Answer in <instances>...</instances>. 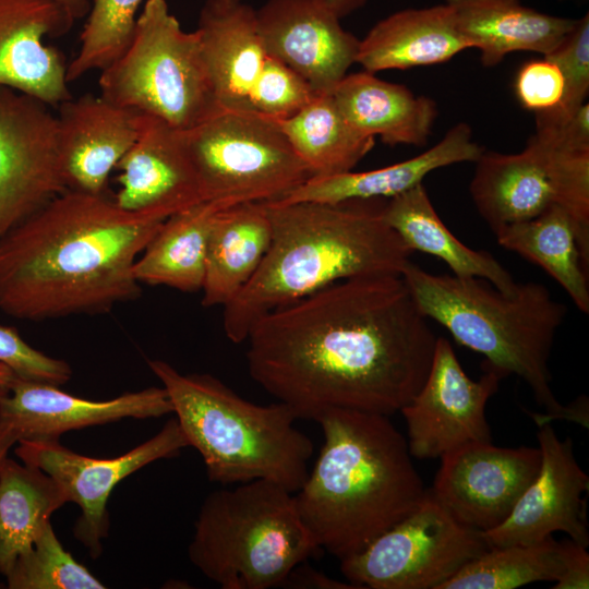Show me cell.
Here are the masks:
<instances>
[{
	"mask_svg": "<svg viewBox=\"0 0 589 589\" xmlns=\"http://www.w3.org/2000/svg\"><path fill=\"white\" fill-rule=\"evenodd\" d=\"M316 422L324 444L294 500L316 546L341 561L413 512L428 490L388 416L332 409Z\"/></svg>",
	"mask_w": 589,
	"mask_h": 589,
	"instance_id": "277c9868",
	"label": "cell"
},
{
	"mask_svg": "<svg viewBox=\"0 0 589 589\" xmlns=\"http://www.w3.org/2000/svg\"><path fill=\"white\" fill-rule=\"evenodd\" d=\"M100 96L179 131L200 124L220 108L197 34L185 32L166 0H147L131 40L100 71Z\"/></svg>",
	"mask_w": 589,
	"mask_h": 589,
	"instance_id": "ba28073f",
	"label": "cell"
},
{
	"mask_svg": "<svg viewBox=\"0 0 589 589\" xmlns=\"http://www.w3.org/2000/svg\"><path fill=\"white\" fill-rule=\"evenodd\" d=\"M271 239V220L263 202L219 209L208 239L202 304H228L256 273Z\"/></svg>",
	"mask_w": 589,
	"mask_h": 589,
	"instance_id": "4316f807",
	"label": "cell"
},
{
	"mask_svg": "<svg viewBox=\"0 0 589 589\" xmlns=\"http://www.w3.org/2000/svg\"><path fill=\"white\" fill-rule=\"evenodd\" d=\"M484 148L473 140L471 128L464 122L453 125L425 152L369 171L311 177L279 202L338 204L354 200L392 199L416 185L432 171L460 163H474Z\"/></svg>",
	"mask_w": 589,
	"mask_h": 589,
	"instance_id": "7402d4cb",
	"label": "cell"
},
{
	"mask_svg": "<svg viewBox=\"0 0 589 589\" xmlns=\"http://www.w3.org/2000/svg\"><path fill=\"white\" fill-rule=\"evenodd\" d=\"M14 449L19 459L50 476L75 503L81 514L73 534L93 558L100 556L109 532L107 503L116 485L141 468L170 458L189 446L177 421L168 420L161 430L129 452L112 458H95L64 447L59 440L20 441Z\"/></svg>",
	"mask_w": 589,
	"mask_h": 589,
	"instance_id": "8fae6325",
	"label": "cell"
},
{
	"mask_svg": "<svg viewBox=\"0 0 589 589\" xmlns=\"http://www.w3.org/2000/svg\"><path fill=\"white\" fill-rule=\"evenodd\" d=\"M206 201L223 207L279 200L312 177L276 120L219 109L182 131Z\"/></svg>",
	"mask_w": 589,
	"mask_h": 589,
	"instance_id": "9c48e42d",
	"label": "cell"
},
{
	"mask_svg": "<svg viewBox=\"0 0 589 589\" xmlns=\"http://www.w3.org/2000/svg\"><path fill=\"white\" fill-rule=\"evenodd\" d=\"M541 453L538 474L509 516L497 527L480 531L489 548L531 544L563 531L585 548L589 544L587 500L589 477L578 465L570 437L560 440L551 422L539 423Z\"/></svg>",
	"mask_w": 589,
	"mask_h": 589,
	"instance_id": "9a60e30c",
	"label": "cell"
},
{
	"mask_svg": "<svg viewBox=\"0 0 589 589\" xmlns=\"http://www.w3.org/2000/svg\"><path fill=\"white\" fill-rule=\"evenodd\" d=\"M0 362L24 380L60 386L72 376V369L68 362L32 347L11 326L0 325Z\"/></svg>",
	"mask_w": 589,
	"mask_h": 589,
	"instance_id": "f35d334b",
	"label": "cell"
},
{
	"mask_svg": "<svg viewBox=\"0 0 589 589\" xmlns=\"http://www.w3.org/2000/svg\"><path fill=\"white\" fill-rule=\"evenodd\" d=\"M58 109L67 188L104 194L110 172L137 136L140 113L92 94L71 97Z\"/></svg>",
	"mask_w": 589,
	"mask_h": 589,
	"instance_id": "ffe728a7",
	"label": "cell"
},
{
	"mask_svg": "<svg viewBox=\"0 0 589 589\" xmlns=\"http://www.w3.org/2000/svg\"><path fill=\"white\" fill-rule=\"evenodd\" d=\"M383 217L412 253L436 256L457 277L483 278L504 292L515 289L512 274L490 252L469 248L447 228L423 183L385 201Z\"/></svg>",
	"mask_w": 589,
	"mask_h": 589,
	"instance_id": "83f0119b",
	"label": "cell"
},
{
	"mask_svg": "<svg viewBox=\"0 0 589 589\" xmlns=\"http://www.w3.org/2000/svg\"><path fill=\"white\" fill-rule=\"evenodd\" d=\"M220 109L251 110V89L267 58L256 10L244 0H206L195 29Z\"/></svg>",
	"mask_w": 589,
	"mask_h": 589,
	"instance_id": "44dd1931",
	"label": "cell"
},
{
	"mask_svg": "<svg viewBox=\"0 0 589 589\" xmlns=\"http://www.w3.org/2000/svg\"><path fill=\"white\" fill-rule=\"evenodd\" d=\"M534 135L552 146L589 151V104L586 101L568 120L556 127L537 129Z\"/></svg>",
	"mask_w": 589,
	"mask_h": 589,
	"instance_id": "60d3db41",
	"label": "cell"
},
{
	"mask_svg": "<svg viewBox=\"0 0 589 589\" xmlns=\"http://www.w3.org/2000/svg\"><path fill=\"white\" fill-rule=\"evenodd\" d=\"M161 382L172 412L205 465L223 485L266 480L296 493L309 474L312 441L284 402L257 405L208 373H181L159 359L147 361Z\"/></svg>",
	"mask_w": 589,
	"mask_h": 589,
	"instance_id": "8992f818",
	"label": "cell"
},
{
	"mask_svg": "<svg viewBox=\"0 0 589 589\" xmlns=\"http://www.w3.org/2000/svg\"><path fill=\"white\" fill-rule=\"evenodd\" d=\"M540 465L539 447L472 443L441 457L430 491L459 524L486 531L509 516Z\"/></svg>",
	"mask_w": 589,
	"mask_h": 589,
	"instance_id": "5bb4252c",
	"label": "cell"
},
{
	"mask_svg": "<svg viewBox=\"0 0 589 589\" xmlns=\"http://www.w3.org/2000/svg\"><path fill=\"white\" fill-rule=\"evenodd\" d=\"M287 588L313 589H359L351 582H342L326 576L306 564V561L296 566L284 584Z\"/></svg>",
	"mask_w": 589,
	"mask_h": 589,
	"instance_id": "7bdbcfd3",
	"label": "cell"
},
{
	"mask_svg": "<svg viewBox=\"0 0 589 589\" xmlns=\"http://www.w3.org/2000/svg\"><path fill=\"white\" fill-rule=\"evenodd\" d=\"M164 220L65 190L0 239V310L39 322L135 299V262Z\"/></svg>",
	"mask_w": 589,
	"mask_h": 589,
	"instance_id": "7a4b0ae2",
	"label": "cell"
},
{
	"mask_svg": "<svg viewBox=\"0 0 589 589\" xmlns=\"http://www.w3.org/2000/svg\"><path fill=\"white\" fill-rule=\"evenodd\" d=\"M267 56L329 94L356 63L359 41L321 0H268L256 10Z\"/></svg>",
	"mask_w": 589,
	"mask_h": 589,
	"instance_id": "2e32d148",
	"label": "cell"
},
{
	"mask_svg": "<svg viewBox=\"0 0 589 589\" xmlns=\"http://www.w3.org/2000/svg\"><path fill=\"white\" fill-rule=\"evenodd\" d=\"M561 542L563 569L554 589L589 588V554L587 548L577 544L570 538Z\"/></svg>",
	"mask_w": 589,
	"mask_h": 589,
	"instance_id": "b9f144b4",
	"label": "cell"
},
{
	"mask_svg": "<svg viewBox=\"0 0 589 589\" xmlns=\"http://www.w3.org/2000/svg\"><path fill=\"white\" fill-rule=\"evenodd\" d=\"M474 163L470 196L493 232L533 218L554 204L540 151L531 137L518 153L483 151Z\"/></svg>",
	"mask_w": 589,
	"mask_h": 589,
	"instance_id": "484cf974",
	"label": "cell"
},
{
	"mask_svg": "<svg viewBox=\"0 0 589 589\" xmlns=\"http://www.w3.org/2000/svg\"><path fill=\"white\" fill-rule=\"evenodd\" d=\"M515 94L521 106L536 115L556 108L564 96L565 79L551 58L530 60L515 79Z\"/></svg>",
	"mask_w": 589,
	"mask_h": 589,
	"instance_id": "ab89813d",
	"label": "cell"
},
{
	"mask_svg": "<svg viewBox=\"0 0 589 589\" xmlns=\"http://www.w3.org/2000/svg\"><path fill=\"white\" fill-rule=\"evenodd\" d=\"M269 248L254 276L224 308L227 338L240 344L273 310L334 283L368 275H401L412 252L383 217L385 202L338 204L263 202Z\"/></svg>",
	"mask_w": 589,
	"mask_h": 589,
	"instance_id": "3957f363",
	"label": "cell"
},
{
	"mask_svg": "<svg viewBox=\"0 0 589 589\" xmlns=\"http://www.w3.org/2000/svg\"><path fill=\"white\" fill-rule=\"evenodd\" d=\"M544 171L557 204L569 215L582 264L589 272V151L552 146L536 135Z\"/></svg>",
	"mask_w": 589,
	"mask_h": 589,
	"instance_id": "d590c367",
	"label": "cell"
},
{
	"mask_svg": "<svg viewBox=\"0 0 589 589\" xmlns=\"http://www.w3.org/2000/svg\"><path fill=\"white\" fill-rule=\"evenodd\" d=\"M546 57L560 67L565 79L564 96L553 110L536 115L537 129L556 127L568 120L589 93V14L575 21L562 43Z\"/></svg>",
	"mask_w": 589,
	"mask_h": 589,
	"instance_id": "8d00e7d4",
	"label": "cell"
},
{
	"mask_svg": "<svg viewBox=\"0 0 589 589\" xmlns=\"http://www.w3.org/2000/svg\"><path fill=\"white\" fill-rule=\"evenodd\" d=\"M488 549L480 531L459 524L429 489L413 512L339 562L359 589H440Z\"/></svg>",
	"mask_w": 589,
	"mask_h": 589,
	"instance_id": "30bf717a",
	"label": "cell"
},
{
	"mask_svg": "<svg viewBox=\"0 0 589 589\" xmlns=\"http://www.w3.org/2000/svg\"><path fill=\"white\" fill-rule=\"evenodd\" d=\"M469 45L446 4L406 9L377 22L360 39L356 63L364 71L406 70L443 63Z\"/></svg>",
	"mask_w": 589,
	"mask_h": 589,
	"instance_id": "d4e9b609",
	"label": "cell"
},
{
	"mask_svg": "<svg viewBox=\"0 0 589 589\" xmlns=\"http://www.w3.org/2000/svg\"><path fill=\"white\" fill-rule=\"evenodd\" d=\"M221 205L203 201L166 218L134 265L140 284L202 290L211 229Z\"/></svg>",
	"mask_w": 589,
	"mask_h": 589,
	"instance_id": "f1b7e54d",
	"label": "cell"
},
{
	"mask_svg": "<svg viewBox=\"0 0 589 589\" xmlns=\"http://www.w3.org/2000/svg\"><path fill=\"white\" fill-rule=\"evenodd\" d=\"M494 235L501 247L542 267L580 312L589 313L588 271L565 209L552 204L538 216L503 226Z\"/></svg>",
	"mask_w": 589,
	"mask_h": 589,
	"instance_id": "4dcf8cb0",
	"label": "cell"
},
{
	"mask_svg": "<svg viewBox=\"0 0 589 589\" xmlns=\"http://www.w3.org/2000/svg\"><path fill=\"white\" fill-rule=\"evenodd\" d=\"M75 20L52 0H0V86L58 107L72 97L62 52L44 43Z\"/></svg>",
	"mask_w": 589,
	"mask_h": 589,
	"instance_id": "d6986e66",
	"label": "cell"
},
{
	"mask_svg": "<svg viewBox=\"0 0 589 589\" xmlns=\"http://www.w3.org/2000/svg\"><path fill=\"white\" fill-rule=\"evenodd\" d=\"M317 95L294 70L267 56L251 89L250 104L252 111L279 121L299 112Z\"/></svg>",
	"mask_w": 589,
	"mask_h": 589,
	"instance_id": "74e56055",
	"label": "cell"
},
{
	"mask_svg": "<svg viewBox=\"0 0 589 589\" xmlns=\"http://www.w3.org/2000/svg\"><path fill=\"white\" fill-rule=\"evenodd\" d=\"M17 434L7 422L0 421V467L9 457V452L17 443Z\"/></svg>",
	"mask_w": 589,
	"mask_h": 589,
	"instance_id": "ee69618b",
	"label": "cell"
},
{
	"mask_svg": "<svg viewBox=\"0 0 589 589\" xmlns=\"http://www.w3.org/2000/svg\"><path fill=\"white\" fill-rule=\"evenodd\" d=\"M317 550L294 493L254 480L205 497L188 555L223 589H268L281 586Z\"/></svg>",
	"mask_w": 589,
	"mask_h": 589,
	"instance_id": "52a82bcc",
	"label": "cell"
},
{
	"mask_svg": "<svg viewBox=\"0 0 589 589\" xmlns=\"http://www.w3.org/2000/svg\"><path fill=\"white\" fill-rule=\"evenodd\" d=\"M416 303L461 346L484 357L482 369L517 375L545 410L536 422L570 420L588 428V399L562 405L552 389L549 359L567 308L541 283H517L512 292L489 280L432 274L409 261L401 272Z\"/></svg>",
	"mask_w": 589,
	"mask_h": 589,
	"instance_id": "5b68a950",
	"label": "cell"
},
{
	"mask_svg": "<svg viewBox=\"0 0 589 589\" xmlns=\"http://www.w3.org/2000/svg\"><path fill=\"white\" fill-rule=\"evenodd\" d=\"M143 0H93L80 35V49L68 64L69 83L101 71L128 47Z\"/></svg>",
	"mask_w": 589,
	"mask_h": 589,
	"instance_id": "836d02e7",
	"label": "cell"
},
{
	"mask_svg": "<svg viewBox=\"0 0 589 589\" xmlns=\"http://www.w3.org/2000/svg\"><path fill=\"white\" fill-rule=\"evenodd\" d=\"M61 5L75 21L87 16L91 10L89 0H52Z\"/></svg>",
	"mask_w": 589,
	"mask_h": 589,
	"instance_id": "bcb514c9",
	"label": "cell"
},
{
	"mask_svg": "<svg viewBox=\"0 0 589 589\" xmlns=\"http://www.w3.org/2000/svg\"><path fill=\"white\" fill-rule=\"evenodd\" d=\"M340 20L363 7L366 0H321Z\"/></svg>",
	"mask_w": 589,
	"mask_h": 589,
	"instance_id": "f6af8a7d",
	"label": "cell"
},
{
	"mask_svg": "<svg viewBox=\"0 0 589 589\" xmlns=\"http://www.w3.org/2000/svg\"><path fill=\"white\" fill-rule=\"evenodd\" d=\"M172 412L166 389L147 387L107 400L71 395L58 385L15 377L0 392V421L9 423L20 441L59 440L69 431L122 419H156Z\"/></svg>",
	"mask_w": 589,
	"mask_h": 589,
	"instance_id": "e0dca14e",
	"label": "cell"
},
{
	"mask_svg": "<svg viewBox=\"0 0 589 589\" xmlns=\"http://www.w3.org/2000/svg\"><path fill=\"white\" fill-rule=\"evenodd\" d=\"M9 589H104L83 564L68 552L49 522L32 548L17 557L5 576Z\"/></svg>",
	"mask_w": 589,
	"mask_h": 589,
	"instance_id": "e575fe53",
	"label": "cell"
},
{
	"mask_svg": "<svg viewBox=\"0 0 589 589\" xmlns=\"http://www.w3.org/2000/svg\"><path fill=\"white\" fill-rule=\"evenodd\" d=\"M116 169L113 200L125 211L166 219L206 201L183 132L155 117L140 113L137 136Z\"/></svg>",
	"mask_w": 589,
	"mask_h": 589,
	"instance_id": "ac0fdd59",
	"label": "cell"
},
{
	"mask_svg": "<svg viewBox=\"0 0 589 589\" xmlns=\"http://www.w3.org/2000/svg\"><path fill=\"white\" fill-rule=\"evenodd\" d=\"M49 107L0 86V239L68 190Z\"/></svg>",
	"mask_w": 589,
	"mask_h": 589,
	"instance_id": "7c38bea8",
	"label": "cell"
},
{
	"mask_svg": "<svg viewBox=\"0 0 589 589\" xmlns=\"http://www.w3.org/2000/svg\"><path fill=\"white\" fill-rule=\"evenodd\" d=\"M61 486L43 470L7 458L0 467V575L27 552L55 512L68 503Z\"/></svg>",
	"mask_w": 589,
	"mask_h": 589,
	"instance_id": "f546056e",
	"label": "cell"
},
{
	"mask_svg": "<svg viewBox=\"0 0 589 589\" xmlns=\"http://www.w3.org/2000/svg\"><path fill=\"white\" fill-rule=\"evenodd\" d=\"M562 569L561 542L551 536L538 543L489 548L440 589H514L536 581H556Z\"/></svg>",
	"mask_w": 589,
	"mask_h": 589,
	"instance_id": "d6a6232c",
	"label": "cell"
},
{
	"mask_svg": "<svg viewBox=\"0 0 589 589\" xmlns=\"http://www.w3.org/2000/svg\"><path fill=\"white\" fill-rule=\"evenodd\" d=\"M483 371L479 380H471L452 344L437 337L424 383L399 411L412 457L441 458L472 443L492 442L485 407L503 378L492 370Z\"/></svg>",
	"mask_w": 589,
	"mask_h": 589,
	"instance_id": "4fadbf2b",
	"label": "cell"
},
{
	"mask_svg": "<svg viewBox=\"0 0 589 589\" xmlns=\"http://www.w3.org/2000/svg\"><path fill=\"white\" fill-rule=\"evenodd\" d=\"M277 123L312 177L351 171L374 146V137L346 121L330 94L315 96L299 112Z\"/></svg>",
	"mask_w": 589,
	"mask_h": 589,
	"instance_id": "1f68e13d",
	"label": "cell"
},
{
	"mask_svg": "<svg viewBox=\"0 0 589 589\" xmlns=\"http://www.w3.org/2000/svg\"><path fill=\"white\" fill-rule=\"evenodd\" d=\"M250 376L298 419L332 409L390 416L418 393L437 336L401 275L334 283L261 317Z\"/></svg>",
	"mask_w": 589,
	"mask_h": 589,
	"instance_id": "6da1fadb",
	"label": "cell"
},
{
	"mask_svg": "<svg viewBox=\"0 0 589 589\" xmlns=\"http://www.w3.org/2000/svg\"><path fill=\"white\" fill-rule=\"evenodd\" d=\"M329 94L354 130L390 146L424 145L437 117L432 98L368 71L346 74Z\"/></svg>",
	"mask_w": 589,
	"mask_h": 589,
	"instance_id": "603a6c76",
	"label": "cell"
},
{
	"mask_svg": "<svg viewBox=\"0 0 589 589\" xmlns=\"http://www.w3.org/2000/svg\"><path fill=\"white\" fill-rule=\"evenodd\" d=\"M469 48L480 51L484 67L498 64L506 55L551 53L569 33L574 19L550 15L520 0H445Z\"/></svg>",
	"mask_w": 589,
	"mask_h": 589,
	"instance_id": "cb8c5ba5",
	"label": "cell"
},
{
	"mask_svg": "<svg viewBox=\"0 0 589 589\" xmlns=\"http://www.w3.org/2000/svg\"><path fill=\"white\" fill-rule=\"evenodd\" d=\"M15 377L16 375L14 372L9 366L0 362V392L8 390Z\"/></svg>",
	"mask_w": 589,
	"mask_h": 589,
	"instance_id": "7dc6e473",
	"label": "cell"
}]
</instances>
